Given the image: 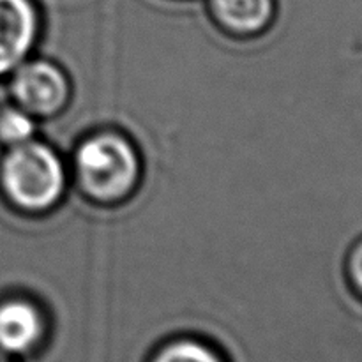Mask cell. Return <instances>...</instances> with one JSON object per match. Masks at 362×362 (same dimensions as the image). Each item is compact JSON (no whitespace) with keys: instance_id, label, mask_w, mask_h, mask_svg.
I'll list each match as a JSON object with an SVG mask.
<instances>
[{"instance_id":"1","label":"cell","mask_w":362,"mask_h":362,"mask_svg":"<svg viewBox=\"0 0 362 362\" xmlns=\"http://www.w3.org/2000/svg\"><path fill=\"white\" fill-rule=\"evenodd\" d=\"M64 141L74 189L95 205L126 202L140 186L144 161L136 144L115 126H95L73 138L49 141L59 147ZM59 148V151H62Z\"/></svg>"},{"instance_id":"2","label":"cell","mask_w":362,"mask_h":362,"mask_svg":"<svg viewBox=\"0 0 362 362\" xmlns=\"http://www.w3.org/2000/svg\"><path fill=\"white\" fill-rule=\"evenodd\" d=\"M69 182L66 156L45 138L6 148L0 156V194L21 214L41 216L55 209Z\"/></svg>"},{"instance_id":"3","label":"cell","mask_w":362,"mask_h":362,"mask_svg":"<svg viewBox=\"0 0 362 362\" xmlns=\"http://www.w3.org/2000/svg\"><path fill=\"white\" fill-rule=\"evenodd\" d=\"M11 103L42 122L64 112L71 101L73 85L69 74L57 60L32 55L7 76Z\"/></svg>"},{"instance_id":"4","label":"cell","mask_w":362,"mask_h":362,"mask_svg":"<svg viewBox=\"0 0 362 362\" xmlns=\"http://www.w3.org/2000/svg\"><path fill=\"white\" fill-rule=\"evenodd\" d=\"M52 332L46 308L25 292L0 297V352L13 357H30L45 349Z\"/></svg>"},{"instance_id":"5","label":"cell","mask_w":362,"mask_h":362,"mask_svg":"<svg viewBox=\"0 0 362 362\" xmlns=\"http://www.w3.org/2000/svg\"><path fill=\"white\" fill-rule=\"evenodd\" d=\"M41 9L34 0H0V80L37 49Z\"/></svg>"},{"instance_id":"6","label":"cell","mask_w":362,"mask_h":362,"mask_svg":"<svg viewBox=\"0 0 362 362\" xmlns=\"http://www.w3.org/2000/svg\"><path fill=\"white\" fill-rule=\"evenodd\" d=\"M205 9L223 32L235 37H251L271 27L276 0H207Z\"/></svg>"},{"instance_id":"7","label":"cell","mask_w":362,"mask_h":362,"mask_svg":"<svg viewBox=\"0 0 362 362\" xmlns=\"http://www.w3.org/2000/svg\"><path fill=\"white\" fill-rule=\"evenodd\" d=\"M147 362H226L212 343L194 336H177L161 343Z\"/></svg>"},{"instance_id":"8","label":"cell","mask_w":362,"mask_h":362,"mask_svg":"<svg viewBox=\"0 0 362 362\" xmlns=\"http://www.w3.org/2000/svg\"><path fill=\"white\" fill-rule=\"evenodd\" d=\"M39 127L41 122L14 103L0 106V145L4 148L34 140L39 136Z\"/></svg>"},{"instance_id":"9","label":"cell","mask_w":362,"mask_h":362,"mask_svg":"<svg viewBox=\"0 0 362 362\" xmlns=\"http://www.w3.org/2000/svg\"><path fill=\"white\" fill-rule=\"evenodd\" d=\"M343 279L354 296L362 300V237L349 247L343 257Z\"/></svg>"},{"instance_id":"10","label":"cell","mask_w":362,"mask_h":362,"mask_svg":"<svg viewBox=\"0 0 362 362\" xmlns=\"http://www.w3.org/2000/svg\"><path fill=\"white\" fill-rule=\"evenodd\" d=\"M0 362H13V357L6 356V354L0 352Z\"/></svg>"}]
</instances>
